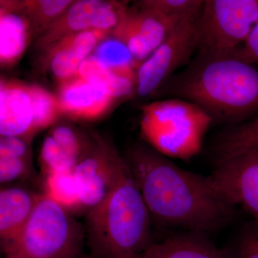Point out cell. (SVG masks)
<instances>
[{
    "label": "cell",
    "mask_w": 258,
    "mask_h": 258,
    "mask_svg": "<svg viewBox=\"0 0 258 258\" xmlns=\"http://www.w3.org/2000/svg\"><path fill=\"white\" fill-rule=\"evenodd\" d=\"M152 221L163 227L208 233L225 227L236 207L211 176L184 170L150 146L136 144L125 157Z\"/></svg>",
    "instance_id": "obj_1"
},
{
    "label": "cell",
    "mask_w": 258,
    "mask_h": 258,
    "mask_svg": "<svg viewBox=\"0 0 258 258\" xmlns=\"http://www.w3.org/2000/svg\"><path fill=\"white\" fill-rule=\"evenodd\" d=\"M198 105L212 123L237 124L258 111V71L235 53L196 57L157 92Z\"/></svg>",
    "instance_id": "obj_2"
},
{
    "label": "cell",
    "mask_w": 258,
    "mask_h": 258,
    "mask_svg": "<svg viewBox=\"0 0 258 258\" xmlns=\"http://www.w3.org/2000/svg\"><path fill=\"white\" fill-rule=\"evenodd\" d=\"M86 217L91 258H141L153 243L152 217L125 158L111 192Z\"/></svg>",
    "instance_id": "obj_3"
},
{
    "label": "cell",
    "mask_w": 258,
    "mask_h": 258,
    "mask_svg": "<svg viewBox=\"0 0 258 258\" xmlns=\"http://www.w3.org/2000/svg\"><path fill=\"white\" fill-rule=\"evenodd\" d=\"M142 111V137L166 157L188 159L197 155L212 123L203 108L181 98L153 102Z\"/></svg>",
    "instance_id": "obj_4"
},
{
    "label": "cell",
    "mask_w": 258,
    "mask_h": 258,
    "mask_svg": "<svg viewBox=\"0 0 258 258\" xmlns=\"http://www.w3.org/2000/svg\"><path fill=\"white\" fill-rule=\"evenodd\" d=\"M86 231L73 212L42 195L5 258H77Z\"/></svg>",
    "instance_id": "obj_5"
},
{
    "label": "cell",
    "mask_w": 258,
    "mask_h": 258,
    "mask_svg": "<svg viewBox=\"0 0 258 258\" xmlns=\"http://www.w3.org/2000/svg\"><path fill=\"white\" fill-rule=\"evenodd\" d=\"M258 22V0H205L198 27V53L233 54Z\"/></svg>",
    "instance_id": "obj_6"
},
{
    "label": "cell",
    "mask_w": 258,
    "mask_h": 258,
    "mask_svg": "<svg viewBox=\"0 0 258 258\" xmlns=\"http://www.w3.org/2000/svg\"><path fill=\"white\" fill-rule=\"evenodd\" d=\"M201 12L181 20L164 42L139 66L135 95L140 98L154 95L175 74L176 70L189 62L194 51L198 47Z\"/></svg>",
    "instance_id": "obj_7"
},
{
    "label": "cell",
    "mask_w": 258,
    "mask_h": 258,
    "mask_svg": "<svg viewBox=\"0 0 258 258\" xmlns=\"http://www.w3.org/2000/svg\"><path fill=\"white\" fill-rule=\"evenodd\" d=\"M91 134V145L73 171L85 215L111 192L125 162L112 142Z\"/></svg>",
    "instance_id": "obj_8"
},
{
    "label": "cell",
    "mask_w": 258,
    "mask_h": 258,
    "mask_svg": "<svg viewBox=\"0 0 258 258\" xmlns=\"http://www.w3.org/2000/svg\"><path fill=\"white\" fill-rule=\"evenodd\" d=\"M128 3L103 0H78L34 42L43 51L60 39L73 34L99 30L112 32L128 9Z\"/></svg>",
    "instance_id": "obj_9"
},
{
    "label": "cell",
    "mask_w": 258,
    "mask_h": 258,
    "mask_svg": "<svg viewBox=\"0 0 258 258\" xmlns=\"http://www.w3.org/2000/svg\"><path fill=\"white\" fill-rule=\"evenodd\" d=\"M181 20L134 4L128 7L111 35L126 45L139 68Z\"/></svg>",
    "instance_id": "obj_10"
},
{
    "label": "cell",
    "mask_w": 258,
    "mask_h": 258,
    "mask_svg": "<svg viewBox=\"0 0 258 258\" xmlns=\"http://www.w3.org/2000/svg\"><path fill=\"white\" fill-rule=\"evenodd\" d=\"M214 184L231 203L258 220V154L233 158L216 166Z\"/></svg>",
    "instance_id": "obj_11"
},
{
    "label": "cell",
    "mask_w": 258,
    "mask_h": 258,
    "mask_svg": "<svg viewBox=\"0 0 258 258\" xmlns=\"http://www.w3.org/2000/svg\"><path fill=\"white\" fill-rule=\"evenodd\" d=\"M105 30H88L60 39L43 52L42 68L49 71L58 84L74 78L81 63L92 54L101 40L111 35Z\"/></svg>",
    "instance_id": "obj_12"
},
{
    "label": "cell",
    "mask_w": 258,
    "mask_h": 258,
    "mask_svg": "<svg viewBox=\"0 0 258 258\" xmlns=\"http://www.w3.org/2000/svg\"><path fill=\"white\" fill-rule=\"evenodd\" d=\"M29 84L13 80L0 83V135L32 140L38 133Z\"/></svg>",
    "instance_id": "obj_13"
},
{
    "label": "cell",
    "mask_w": 258,
    "mask_h": 258,
    "mask_svg": "<svg viewBox=\"0 0 258 258\" xmlns=\"http://www.w3.org/2000/svg\"><path fill=\"white\" fill-rule=\"evenodd\" d=\"M56 96L60 115L81 120L101 118L117 100L78 76L58 84Z\"/></svg>",
    "instance_id": "obj_14"
},
{
    "label": "cell",
    "mask_w": 258,
    "mask_h": 258,
    "mask_svg": "<svg viewBox=\"0 0 258 258\" xmlns=\"http://www.w3.org/2000/svg\"><path fill=\"white\" fill-rule=\"evenodd\" d=\"M42 192L22 185L2 186L0 191V245L2 252L9 248L31 217Z\"/></svg>",
    "instance_id": "obj_15"
},
{
    "label": "cell",
    "mask_w": 258,
    "mask_h": 258,
    "mask_svg": "<svg viewBox=\"0 0 258 258\" xmlns=\"http://www.w3.org/2000/svg\"><path fill=\"white\" fill-rule=\"evenodd\" d=\"M33 42L30 22L14 0L0 1V63L10 69L18 63Z\"/></svg>",
    "instance_id": "obj_16"
},
{
    "label": "cell",
    "mask_w": 258,
    "mask_h": 258,
    "mask_svg": "<svg viewBox=\"0 0 258 258\" xmlns=\"http://www.w3.org/2000/svg\"><path fill=\"white\" fill-rule=\"evenodd\" d=\"M141 258H229L204 233L187 232L152 243Z\"/></svg>",
    "instance_id": "obj_17"
},
{
    "label": "cell",
    "mask_w": 258,
    "mask_h": 258,
    "mask_svg": "<svg viewBox=\"0 0 258 258\" xmlns=\"http://www.w3.org/2000/svg\"><path fill=\"white\" fill-rule=\"evenodd\" d=\"M212 152L216 166L233 158L258 154V117L232 125L219 134Z\"/></svg>",
    "instance_id": "obj_18"
},
{
    "label": "cell",
    "mask_w": 258,
    "mask_h": 258,
    "mask_svg": "<svg viewBox=\"0 0 258 258\" xmlns=\"http://www.w3.org/2000/svg\"><path fill=\"white\" fill-rule=\"evenodd\" d=\"M76 76L117 100L135 94V81L113 74L91 55L81 63Z\"/></svg>",
    "instance_id": "obj_19"
},
{
    "label": "cell",
    "mask_w": 258,
    "mask_h": 258,
    "mask_svg": "<svg viewBox=\"0 0 258 258\" xmlns=\"http://www.w3.org/2000/svg\"><path fill=\"white\" fill-rule=\"evenodd\" d=\"M91 55L112 73L137 83L138 66L123 42L109 35L97 45Z\"/></svg>",
    "instance_id": "obj_20"
},
{
    "label": "cell",
    "mask_w": 258,
    "mask_h": 258,
    "mask_svg": "<svg viewBox=\"0 0 258 258\" xmlns=\"http://www.w3.org/2000/svg\"><path fill=\"white\" fill-rule=\"evenodd\" d=\"M74 2L73 0H15L17 8L30 22L33 42L41 36Z\"/></svg>",
    "instance_id": "obj_21"
},
{
    "label": "cell",
    "mask_w": 258,
    "mask_h": 258,
    "mask_svg": "<svg viewBox=\"0 0 258 258\" xmlns=\"http://www.w3.org/2000/svg\"><path fill=\"white\" fill-rule=\"evenodd\" d=\"M42 191L47 198L73 212L82 213L81 198L73 172H55L41 176Z\"/></svg>",
    "instance_id": "obj_22"
},
{
    "label": "cell",
    "mask_w": 258,
    "mask_h": 258,
    "mask_svg": "<svg viewBox=\"0 0 258 258\" xmlns=\"http://www.w3.org/2000/svg\"><path fill=\"white\" fill-rule=\"evenodd\" d=\"M33 100L37 130L40 132L55 124L60 116L57 96L45 88L35 84H29Z\"/></svg>",
    "instance_id": "obj_23"
},
{
    "label": "cell",
    "mask_w": 258,
    "mask_h": 258,
    "mask_svg": "<svg viewBox=\"0 0 258 258\" xmlns=\"http://www.w3.org/2000/svg\"><path fill=\"white\" fill-rule=\"evenodd\" d=\"M204 3L203 0H142L135 4L167 18L181 20L200 13Z\"/></svg>",
    "instance_id": "obj_24"
},
{
    "label": "cell",
    "mask_w": 258,
    "mask_h": 258,
    "mask_svg": "<svg viewBox=\"0 0 258 258\" xmlns=\"http://www.w3.org/2000/svg\"><path fill=\"white\" fill-rule=\"evenodd\" d=\"M34 174L32 157H0V183L3 186L25 181Z\"/></svg>",
    "instance_id": "obj_25"
},
{
    "label": "cell",
    "mask_w": 258,
    "mask_h": 258,
    "mask_svg": "<svg viewBox=\"0 0 258 258\" xmlns=\"http://www.w3.org/2000/svg\"><path fill=\"white\" fill-rule=\"evenodd\" d=\"M235 258H258V220L254 219L242 228Z\"/></svg>",
    "instance_id": "obj_26"
},
{
    "label": "cell",
    "mask_w": 258,
    "mask_h": 258,
    "mask_svg": "<svg viewBox=\"0 0 258 258\" xmlns=\"http://www.w3.org/2000/svg\"><path fill=\"white\" fill-rule=\"evenodd\" d=\"M234 53L244 62L258 64V22L243 45Z\"/></svg>",
    "instance_id": "obj_27"
}]
</instances>
